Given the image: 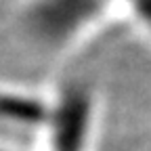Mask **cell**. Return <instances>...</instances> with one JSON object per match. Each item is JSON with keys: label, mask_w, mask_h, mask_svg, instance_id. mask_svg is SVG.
Returning <instances> with one entry per match:
<instances>
[{"label": "cell", "mask_w": 151, "mask_h": 151, "mask_svg": "<svg viewBox=\"0 0 151 151\" xmlns=\"http://www.w3.org/2000/svg\"><path fill=\"white\" fill-rule=\"evenodd\" d=\"M116 11V0H21L15 27L34 52L63 59L92 40Z\"/></svg>", "instance_id": "1"}, {"label": "cell", "mask_w": 151, "mask_h": 151, "mask_svg": "<svg viewBox=\"0 0 151 151\" xmlns=\"http://www.w3.org/2000/svg\"><path fill=\"white\" fill-rule=\"evenodd\" d=\"M15 151H27V149H15ZM29 151H32V149H29Z\"/></svg>", "instance_id": "2"}]
</instances>
